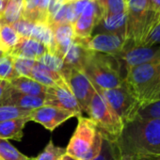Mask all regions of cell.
Returning a JSON list of instances; mask_svg holds the SVG:
<instances>
[{
    "label": "cell",
    "mask_w": 160,
    "mask_h": 160,
    "mask_svg": "<svg viewBox=\"0 0 160 160\" xmlns=\"http://www.w3.org/2000/svg\"><path fill=\"white\" fill-rule=\"evenodd\" d=\"M5 1H6V2H8V1H10V0H5Z\"/></svg>",
    "instance_id": "44"
},
{
    "label": "cell",
    "mask_w": 160,
    "mask_h": 160,
    "mask_svg": "<svg viewBox=\"0 0 160 160\" xmlns=\"http://www.w3.org/2000/svg\"><path fill=\"white\" fill-rule=\"evenodd\" d=\"M160 100V78H159V81H158V84L154 90V92L152 94V102H155V101H158Z\"/></svg>",
    "instance_id": "37"
},
{
    "label": "cell",
    "mask_w": 160,
    "mask_h": 160,
    "mask_svg": "<svg viewBox=\"0 0 160 160\" xmlns=\"http://www.w3.org/2000/svg\"><path fill=\"white\" fill-rule=\"evenodd\" d=\"M66 153V149L56 146L53 140L50 139L44 150L34 160H59Z\"/></svg>",
    "instance_id": "29"
},
{
    "label": "cell",
    "mask_w": 160,
    "mask_h": 160,
    "mask_svg": "<svg viewBox=\"0 0 160 160\" xmlns=\"http://www.w3.org/2000/svg\"><path fill=\"white\" fill-rule=\"evenodd\" d=\"M126 24L127 12L115 15L102 16L96 24L93 31H96V34L107 33L121 35L126 40Z\"/></svg>",
    "instance_id": "13"
},
{
    "label": "cell",
    "mask_w": 160,
    "mask_h": 160,
    "mask_svg": "<svg viewBox=\"0 0 160 160\" xmlns=\"http://www.w3.org/2000/svg\"><path fill=\"white\" fill-rule=\"evenodd\" d=\"M1 106H13L20 108L32 110L44 106V99L25 94L10 86Z\"/></svg>",
    "instance_id": "14"
},
{
    "label": "cell",
    "mask_w": 160,
    "mask_h": 160,
    "mask_svg": "<svg viewBox=\"0 0 160 160\" xmlns=\"http://www.w3.org/2000/svg\"><path fill=\"white\" fill-rule=\"evenodd\" d=\"M125 41V38L121 35L107 33L95 34L88 40H81L88 50L111 56H118L123 50Z\"/></svg>",
    "instance_id": "10"
},
{
    "label": "cell",
    "mask_w": 160,
    "mask_h": 160,
    "mask_svg": "<svg viewBox=\"0 0 160 160\" xmlns=\"http://www.w3.org/2000/svg\"><path fill=\"white\" fill-rule=\"evenodd\" d=\"M29 77L44 87H53L62 79L58 72L50 70L38 61H36Z\"/></svg>",
    "instance_id": "20"
},
{
    "label": "cell",
    "mask_w": 160,
    "mask_h": 160,
    "mask_svg": "<svg viewBox=\"0 0 160 160\" xmlns=\"http://www.w3.org/2000/svg\"><path fill=\"white\" fill-rule=\"evenodd\" d=\"M77 119L76 128L65 148L66 153L77 160H93L101 152L103 135L90 118Z\"/></svg>",
    "instance_id": "3"
},
{
    "label": "cell",
    "mask_w": 160,
    "mask_h": 160,
    "mask_svg": "<svg viewBox=\"0 0 160 160\" xmlns=\"http://www.w3.org/2000/svg\"><path fill=\"white\" fill-rule=\"evenodd\" d=\"M89 2V0H77V1H74V12H75V16L78 19V17L81 15V13L83 12L85 7L87 6Z\"/></svg>",
    "instance_id": "34"
},
{
    "label": "cell",
    "mask_w": 160,
    "mask_h": 160,
    "mask_svg": "<svg viewBox=\"0 0 160 160\" xmlns=\"http://www.w3.org/2000/svg\"><path fill=\"white\" fill-rule=\"evenodd\" d=\"M115 57L121 61L125 76L126 71L133 67L160 60V45L133 46L123 49L118 56Z\"/></svg>",
    "instance_id": "9"
},
{
    "label": "cell",
    "mask_w": 160,
    "mask_h": 160,
    "mask_svg": "<svg viewBox=\"0 0 160 160\" xmlns=\"http://www.w3.org/2000/svg\"><path fill=\"white\" fill-rule=\"evenodd\" d=\"M93 160H120V152L116 141L103 137L101 152Z\"/></svg>",
    "instance_id": "26"
},
{
    "label": "cell",
    "mask_w": 160,
    "mask_h": 160,
    "mask_svg": "<svg viewBox=\"0 0 160 160\" xmlns=\"http://www.w3.org/2000/svg\"><path fill=\"white\" fill-rule=\"evenodd\" d=\"M18 77L13 67V58L11 55H3L0 57V80L12 81Z\"/></svg>",
    "instance_id": "28"
},
{
    "label": "cell",
    "mask_w": 160,
    "mask_h": 160,
    "mask_svg": "<svg viewBox=\"0 0 160 160\" xmlns=\"http://www.w3.org/2000/svg\"><path fill=\"white\" fill-rule=\"evenodd\" d=\"M10 86H11V84L9 81H6V80H0V106H1V104L6 96V93H7Z\"/></svg>",
    "instance_id": "36"
},
{
    "label": "cell",
    "mask_w": 160,
    "mask_h": 160,
    "mask_svg": "<svg viewBox=\"0 0 160 160\" xmlns=\"http://www.w3.org/2000/svg\"><path fill=\"white\" fill-rule=\"evenodd\" d=\"M138 120H160V100L141 107L138 112Z\"/></svg>",
    "instance_id": "30"
},
{
    "label": "cell",
    "mask_w": 160,
    "mask_h": 160,
    "mask_svg": "<svg viewBox=\"0 0 160 160\" xmlns=\"http://www.w3.org/2000/svg\"><path fill=\"white\" fill-rule=\"evenodd\" d=\"M87 113L90 119L96 124L103 137L117 141L123 130L124 123L111 108L101 92H96Z\"/></svg>",
    "instance_id": "5"
},
{
    "label": "cell",
    "mask_w": 160,
    "mask_h": 160,
    "mask_svg": "<svg viewBox=\"0 0 160 160\" xmlns=\"http://www.w3.org/2000/svg\"><path fill=\"white\" fill-rule=\"evenodd\" d=\"M120 160H132L130 157L128 156H125V155H121L120 154Z\"/></svg>",
    "instance_id": "40"
},
{
    "label": "cell",
    "mask_w": 160,
    "mask_h": 160,
    "mask_svg": "<svg viewBox=\"0 0 160 160\" xmlns=\"http://www.w3.org/2000/svg\"><path fill=\"white\" fill-rule=\"evenodd\" d=\"M30 109H24L13 106H0V122L28 117Z\"/></svg>",
    "instance_id": "27"
},
{
    "label": "cell",
    "mask_w": 160,
    "mask_h": 160,
    "mask_svg": "<svg viewBox=\"0 0 160 160\" xmlns=\"http://www.w3.org/2000/svg\"><path fill=\"white\" fill-rule=\"evenodd\" d=\"M73 1H77V0H65V3H69V2H73Z\"/></svg>",
    "instance_id": "42"
},
{
    "label": "cell",
    "mask_w": 160,
    "mask_h": 160,
    "mask_svg": "<svg viewBox=\"0 0 160 160\" xmlns=\"http://www.w3.org/2000/svg\"><path fill=\"white\" fill-rule=\"evenodd\" d=\"M101 12V17L127 12L126 0H96Z\"/></svg>",
    "instance_id": "24"
},
{
    "label": "cell",
    "mask_w": 160,
    "mask_h": 160,
    "mask_svg": "<svg viewBox=\"0 0 160 160\" xmlns=\"http://www.w3.org/2000/svg\"><path fill=\"white\" fill-rule=\"evenodd\" d=\"M72 117H75L73 113L50 106H42L32 109L28 116L29 121L42 124L51 132Z\"/></svg>",
    "instance_id": "12"
},
{
    "label": "cell",
    "mask_w": 160,
    "mask_h": 160,
    "mask_svg": "<svg viewBox=\"0 0 160 160\" xmlns=\"http://www.w3.org/2000/svg\"><path fill=\"white\" fill-rule=\"evenodd\" d=\"M82 71L96 91L121 87L124 80V72L121 61L111 55L89 50L82 65Z\"/></svg>",
    "instance_id": "2"
},
{
    "label": "cell",
    "mask_w": 160,
    "mask_h": 160,
    "mask_svg": "<svg viewBox=\"0 0 160 160\" xmlns=\"http://www.w3.org/2000/svg\"><path fill=\"white\" fill-rule=\"evenodd\" d=\"M6 5H7V2L5 1V0H0V18H1V16L3 15Z\"/></svg>",
    "instance_id": "38"
},
{
    "label": "cell",
    "mask_w": 160,
    "mask_h": 160,
    "mask_svg": "<svg viewBox=\"0 0 160 160\" xmlns=\"http://www.w3.org/2000/svg\"><path fill=\"white\" fill-rule=\"evenodd\" d=\"M1 56H3V53H2L1 51H0V57H1Z\"/></svg>",
    "instance_id": "43"
},
{
    "label": "cell",
    "mask_w": 160,
    "mask_h": 160,
    "mask_svg": "<svg viewBox=\"0 0 160 160\" xmlns=\"http://www.w3.org/2000/svg\"><path fill=\"white\" fill-rule=\"evenodd\" d=\"M89 50L83 45L81 40L74 37V40L69 49L62 57L64 64L67 68H77L82 70V65Z\"/></svg>",
    "instance_id": "17"
},
{
    "label": "cell",
    "mask_w": 160,
    "mask_h": 160,
    "mask_svg": "<svg viewBox=\"0 0 160 160\" xmlns=\"http://www.w3.org/2000/svg\"><path fill=\"white\" fill-rule=\"evenodd\" d=\"M10 84L13 89L17 90L20 92L44 99L46 87L38 83L30 77L18 76L10 81Z\"/></svg>",
    "instance_id": "18"
},
{
    "label": "cell",
    "mask_w": 160,
    "mask_h": 160,
    "mask_svg": "<svg viewBox=\"0 0 160 160\" xmlns=\"http://www.w3.org/2000/svg\"><path fill=\"white\" fill-rule=\"evenodd\" d=\"M142 45H160V23L152 30V32L148 35Z\"/></svg>",
    "instance_id": "33"
},
{
    "label": "cell",
    "mask_w": 160,
    "mask_h": 160,
    "mask_svg": "<svg viewBox=\"0 0 160 160\" xmlns=\"http://www.w3.org/2000/svg\"><path fill=\"white\" fill-rule=\"evenodd\" d=\"M21 37L12 26H0V51L3 55H11L16 45L19 43Z\"/></svg>",
    "instance_id": "21"
},
{
    "label": "cell",
    "mask_w": 160,
    "mask_h": 160,
    "mask_svg": "<svg viewBox=\"0 0 160 160\" xmlns=\"http://www.w3.org/2000/svg\"><path fill=\"white\" fill-rule=\"evenodd\" d=\"M100 18L101 12L97 1L96 0H89L81 15L72 24L74 37L80 40L90 39Z\"/></svg>",
    "instance_id": "11"
},
{
    "label": "cell",
    "mask_w": 160,
    "mask_h": 160,
    "mask_svg": "<svg viewBox=\"0 0 160 160\" xmlns=\"http://www.w3.org/2000/svg\"><path fill=\"white\" fill-rule=\"evenodd\" d=\"M97 92H101L106 101L124 124L134 121L137 118L140 105L123 83L121 87L115 89Z\"/></svg>",
    "instance_id": "6"
},
{
    "label": "cell",
    "mask_w": 160,
    "mask_h": 160,
    "mask_svg": "<svg viewBox=\"0 0 160 160\" xmlns=\"http://www.w3.org/2000/svg\"><path fill=\"white\" fill-rule=\"evenodd\" d=\"M24 0H10L7 2L3 15L0 18V26L9 25L12 26L17 22L23 13Z\"/></svg>",
    "instance_id": "22"
},
{
    "label": "cell",
    "mask_w": 160,
    "mask_h": 160,
    "mask_svg": "<svg viewBox=\"0 0 160 160\" xmlns=\"http://www.w3.org/2000/svg\"><path fill=\"white\" fill-rule=\"evenodd\" d=\"M44 106H50L70 111L77 118L81 117V114L83 113L67 82L63 78L53 87H46Z\"/></svg>",
    "instance_id": "7"
},
{
    "label": "cell",
    "mask_w": 160,
    "mask_h": 160,
    "mask_svg": "<svg viewBox=\"0 0 160 160\" xmlns=\"http://www.w3.org/2000/svg\"><path fill=\"white\" fill-rule=\"evenodd\" d=\"M35 23L30 22L28 20H26L24 18H20L17 22L12 25L13 29L17 32V34L21 38H26L28 39L31 36V32L33 29Z\"/></svg>",
    "instance_id": "32"
},
{
    "label": "cell",
    "mask_w": 160,
    "mask_h": 160,
    "mask_svg": "<svg viewBox=\"0 0 160 160\" xmlns=\"http://www.w3.org/2000/svg\"><path fill=\"white\" fill-rule=\"evenodd\" d=\"M0 160H30V158L19 152L9 140L0 138Z\"/></svg>",
    "instance_id": "25"
},
{
    "label": "cell",
    "mask_w": 160,
    "mask_h": 160,
    "mask_svg": "<svg viewBox=\"0 0 160 160\" xmlns=\"http://www.w3.org/2000/svg\"><path fill=\"white\" fill-rule=\"evenodd\" d=\"M148 10L160 18V0H148Z\"/></svg>",
    "instance_id": "35"
},
{
    "label": "cell",
    "mask_w": 160,
    "mask_h": 160,
    "mask_svg": "<svg viewBox=\"0 0 160 160\" xmlns=\"http://www.w3.org/2000/svg\"><path fill=\"white\" fill-rule=\"evenodd\" d=\"M59 160H77V159H75L74 157H72V156H71V155H69V154H67V153H65Z\"/></svg>",
    "instance_id": "39"
},
{
    "label": "cell",
    "mask_w": 160,
    "mask_h": 160,
    "mask_svg": "<svg viewBox=\"0 0 160 160\" xmlns=\"http://www.w3.org/2000/svg\"><path fill=\"white\" fill-rule=\"evenodd\" d=\"M51 28L54 34L56 54L62 58L74 40L72 25L65 23Z\"/></svg>",
    "instance_id": "16"
},
{
    "label": "cell",
    "mask_w": 160,
    "mask_h": 160,
    "mask_svg": "<svg viewBox=\"0 0 160 160\" xmlns=\"http://www.w3.org/2000/svg\"><path fill=\"white\" fill-rule=\"evenodd\" d=\"M121 155L152 160L160 155V120H138L124 124L116 141Z\"/></svg>",
    "instance_id": "1"
},
{
    "label": "cell",
    "mask_w": 160,
    "mask_h": 160,
    "mask_svg": "<svg viewBox=\"0 0 160 160\" xmlns=\"http://www.w3.org/2000/svg\"><path fill=\"white\" fill-rule=\"evenodd\" d=\"M37 61L43 64L50 70L58 72L63 79H65L70 71V69L67 68L66 65L64 64L63 58L55 53L47 52L42 57H41Z\"/></svg>",
    "instance_id": "23"
},
{
    "label": "cell",
    "mask_w": 160,
    "mask_h": 160,
    "mask_svg": "<svg viewBox=\"0 0 160 160\" xmlns=\"http://www.w3.org/2000/svg\"><path fill=\"white\" fill-rule=\"evenodd\" d=\"M35 63L36 60L34 59L26 58H13V67L17 76L29 77Z\"/></svg>",
    "instance_id": "31"
},
{
    "label": "cell",
    "mask_w": 160,
    "mask_h": 160,
    "mask_svg": "<svg viewBox=\"0 0 160 160\" xmlns=\"http://www.w3.org/2000/svg\"><path fill=\"white\" fill-rule=\"evenodd\" d=\"M152 160H160V155H158V156H155V157H153Z\"/></svg>",
    "instance_id": "41"
},
{
    "label": "cell",
    "mask_w": 160,
    "mask_h": 160,
    "mask_svg": "<svg viewBox=\"0 0 160 160\" xmlns=\"http://www.w3.org/2000/svg\"><path fill=\"white\" fill-rule=\"evenodd\" d=\"M64 80L67 82L82 112H87L89 106L97 92L91 80L81 69L77 68L70 69Z\"/></svg>",
    "instance_id": "8"
},
{
    "label": "cell",
    "mask_w": 160,
    "mask_h": 160,
    "mask_svg": "<svg viewBox=\"0 0 160 160\" xmlns=\"http://www.w3.org/2000/svg\"><path fill=\"white\" fill-rule=\"evenodd\" d=\"M28 122H30L29 118L25 117L0 122V138L7 140L14 139L21 141L23 138V129Z\"/></svg>",
    "instance_id": "19"
},
{
    "label": "cell",
    "mask_w": 160,
    "mask_h": 160,
    "mask_svg": "<svg viewBox=\"0 0 160 160\" xmlns=\"http://www.w3.org/2000/svg\"><path fill=\"white\" fill-rule=\"evenodd\" d=\"M47 52V47L42 42L30 38H21L19 43L13 49L11 56L13 58H30L37 61L41 57H42Z\"/></svg>",
    "instance_id": "15"
},
{
    "label": "cell",
    "mask_w": 160,
    "mask_h": 160,
    "mask_svg": "<svg viewBox=\"0 0 160 160\" xmlns=\"http://www.w3.org/2000/svg\"><path fill=\"white\" fill-rule=\"evenodd\" d=\"M127 1H129V0H126V2H127Z\"/></svg>",
    "instance_id": "45"
},
{
    "label": "cell",
    "mask_w": 160,
    "mask_h": 160,
    "mask_svg": "<svg viewBox=\"0 0 160 160\" xmlns=\"http://www.w3.org/2000/svg\"><path fill=\"white\" fill-rule=\"evenodd\" d=\"M160 78V60L144 63L126 71L123 84L138 100L140 108L152 102Z\"/></svg>",
    "instance_id": "4"
}]
</instances>
